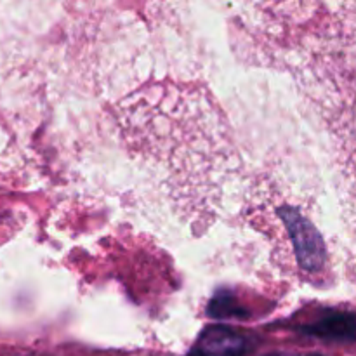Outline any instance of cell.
Masks as SVG:
<instances>
[{
  "mask_svg": "<svg viewBox=\"0 0 356 356\" xmlns=\"http://www.w3.org/2000/svg\"><path fill=\"white\" fill-rule=\"evenodd\" d=\"M278 216H280L282 226L287 232L294 257L301 270H305L308 275L322 271L327 261V250L325 242L316 226L299 209L289 207V205L278 209Z\"/></svg>",
  "mask_w": 356,
  "mask_h": 356,
  "instance_id": "6da1fadb",
  "label": "cell"
},
{
  "mask_svg": "<svg viewBox=\"0 0 356 356\" xmlns=\"http://www.w3.org/2000/svg\"><path fill=\"white\" fill-rule=\"evenodd\" d=\"M249 337L225 325H211L198 336L188 356H247Z\"/></svg>",
  "mask_w": 356,
  "mask_h": 356,
  "instance_id": "7a4b0ae2",
  "label": "cell"
},
{
  "mask_svg": "<svg viewBox=\"0 0 356 356\" xmlns=\"http://www.w3.org/2000/svg\"><path fill=\"white\" fill-rule=\"evenodd\" d=\"M305 332H308L309 336L322 337V339H353V337H356V318L350 315L334 313L327 318H322L318 322L312 323V325L305 327Z\"/></svg>",
  "mask_w": 356,
  "mask_h": 356,
  "instance_id": "3957f363",
  "label": "cell"
},
{
  "mask_svg": "<svg viewBox=\"0 0 356 356\" xmlns=\"http://www.w3.org/2000/svg\"><path fill=\"white\" fill-rule=\"evenodd\" d=\"M266 356H323V355H318V353H284V351H280V353H270Z\"/></svg>",
  "mask_w": 356,
  "mask_h": 356,
  "instance_id": "277c9868",
  "label": "cell"
}]
</instances>
